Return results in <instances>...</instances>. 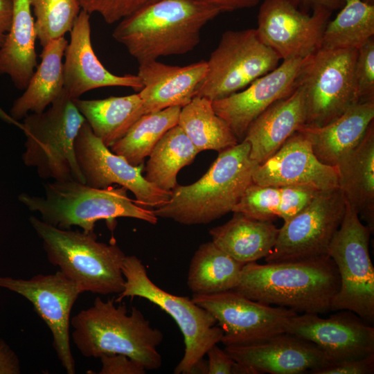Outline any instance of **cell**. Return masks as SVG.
Listing matches in <instances>:
<instances>
[{
  "mask_svg": "<svg viewBox=\"0 0 374 374\" xmlns=\"http://www.w3.org/2000/svg\"><path fill=\"white\" fill-rule=\"evenodd\" d=\"M319 191L297 187L260 186L251 183L232 212L252 218L286 222L304 208Z\"/></svg>",
  "mask_w": 374,
  "mask_h": 374,
  "instance_id": "cell-30",
  "label": "cell"
},
{
  "mask_svg": "<svg viewBox=\"0 0 374 374\" xmlns=\"http://www.w3.org/2000/svg\"><path fill=\"white\" fill-rule=\"evenodd\" d=\"M100 358V374H145L146 371L142 365L124 355H105Z\"/></svg>",
  "mask_w": 374,
  "mask_h": 374,
  "instance_id": "cell-41",
  "label": "cell"
},
{
  "mask_svg": "<svg viewBox=\"0 0 374 374\" xmlns=\"http://www.w3.org/2000/svg\"><path fill=\"white\" fill-rule=\"evenodd\" d=\"M373 121L374 101L359 102L323 126L303 125L298 132L307 137L321 163L337 167L360 143Z\"/></svg>",
  "mask_w": 374,
  "mask_h": 374,
  "instance_id": "cell-24",
  "label": "cell"
},
{
  "mask_svg": "<svg viewBox=\"0 0 374 374\" xmlns=\"http://www.w3.org/2000/svg\"><path fill=\"white\" fill-rule=\"evenodd\" d=\"M177 125L199 152H220L239 143L229 125L215 114L212 100L205 97L195 96L181 108Z\"/></svg>",
  "mask_w": 374,
  "mask_h": 374,
  "instance_id": "cell-32",
  "label": "cell"
},
{
  "mask_svg": "<svg viewBox=\"0 0 374 374\" xmlns=\"http://www.w3.org/2000/svg\"><path fill=\"white\" fill-rule=\"evenodd\" d=\"M335 18L329 21L320 48L358 49L374 35V5L364 0H346Z\"/></svg>",
  "mask_w": 374,
  "mask_h": 374,
  "instance_id": "cell-34",
  "label": "cell"
},
{
  "mask_svg": "<svg viewBox=\"0 0 374 374\" xmlns=\"http://www.w3.org/2000/svg\"><path fill=\"white\" fill-rule=\"evenodd\" d=\"M157 0H79L81 9L89 15L97 13L105 22H119L140 8Z\"/></svg>",
  "mask_w": 374,
  "mask_h": 374,
  "instance_id": "cell-37",
  "label": "cell"
},
{
  "mask_svg": "<svg viewBox=\"0 0 374 374\" xmlns=\"http://www.w3.org/2000/svg\"><path fill=\"white\" fill-rule=\"evenodd\" d=\"M224 350L248 374L312 373L330 364L314 343L286 332L253 344L225 346Z\"/></svg>",
  "mask_w": 374,
  "mask_h": 374,
  "instance_id": "cell-20",
  "label": "cell"
},
{
  "mask_svg": "<svg viewBox=\"0 0 374 374\" xmlns=\"http://www.w3.org/2000/svg\"><path fill=\"white\" fill-rule=\"evenodd\" d=\"M278 230L271 221L233 212L227 222L212 228L209 234L217 247L244 265L265 258L271 252Z\"/></svg>",
  "mask_w": 374,
  "mask_h": 374,
  "instance_id": "cell-27",
  "label": "cell"
},
{
  "mask_svg": "<svg viewBox=\"0 0 374 374\" xmlns=\"http://www.w3.org/2000/svg\"><path fill=\"white\" fill-rule=\"evenodd\" d=\"M252 181L260 186L323 191L339 188V172L337 167L321 163L307 137L297 131L275 153L256 166Z\"/></svg>",
  "mask_w": 374,
  "mask_h": 374,
  "instance_id": "cell-18",
  "label": "cell"
},
{
  "mask_svg": "<svg viewBox=\"0 0 374 374\" xmlns=\"http://www.w3.org/2000/svg\"><path fill=\"white\" fill-rule=\"evenodd\" d=\"M181 108L171 107L143 115L122 139L109 148L132 166L143 163L159 139L177 125Z\"/></svg>",
  "mask_w": 374,
  "mask_h": 374,
  "instance_id": "cell-35",
  "label": "cell"
},
{
  "mask_svg": "<svg viewBox=\"0 0 374 374\" xmlns=\"http://www.w3.org/2000/svg\"><path fill=\"white\" fill-rule=\"evenodd\" d=\"M355 79L360 102L374 101V40L357 49Z\"/></svg>",
  "mask_w": 374,
  "mask_h": 374,
  "instance_id": "cell-38",
  "label": "cell"
},
{
  "mask_svg": "<svg viewBox=\"0 0 374 374\" xmlns=\"http://www.w3.org/2000/svg\"><path fill=\"white\" fill-rule=\"evenodd\" d=\"M346 206L339 188L319 191L311 202L279 229L266 262L294 261L328 255Z\"/></svg>",
  "mask_w": 374,
  "mask_h": 374,
  "instance_id": "cell-12",
  "label": "cell"
},
{
  "mask_svg": "<svg viewBox=\"0 0 374 374\" xmlns=\"http://www.w3.org/2000/svg\"><path fill=\"white\" fill-rule=\"evenodd\" d=\"M208 374H247L245 368L215 344L206 353Z\"/></svg>",
  "mask_w": 374,
  "mask_h": 374,
  "instance_id": "cell-39",
  "label": "cell"
},
{
  "mask_svg": "<svg viewBox=\"0 0 374 374\" xmlns=\"http://www.w3.org/2000/svg\"><path fill=\"white\" fill-rule=\"evenodd\" d=\"M328 318L318 314H296L285 332L317 345L330 364L374 354V328L352 311H335Z\"/></svg>",
  "mask_w": 374,
  "mask_h": 374,
  "instance_id": "cell-17",
  "label": "cell"
},
{
  "mask_svg": "<svg viewBox=\"0 0 374 374\" xmlns=\"http://www.w3.org/2000/svg\"><path fill=\"white\" fill-rule=\"evenodd\" d=\"M243 265L212 241L202 243L191 259L187 285L193 294L233 290L240 282Z\"/></svg>",
  "mask_w": 374,
  "mask_h": 374,
  "instance_id": "cell-31",
  "label": "cell"
},
{
  "mask_svg": "<svg viewBox=\"0 0 374 374\" xmlns=\"http://www.w3.org/2000/svg\"><path fill=\"white\" fill-rule=\"evenodd\" d=\"M89 18L90 15L81 10L70 31L62 66L64 89L72 99L106 87H130L140 91L143 86L137 75L112 73L100 62L91 44Z\"/></svg>",
  "mask_w": 374,
  "mask_h": 374,
  "instance_id": "cell-21",
  "label": "cell"
},
{
  "mask_svg": "<svg viewBox=\"0 0 374 374\" xmlns=\"http://www.w3.org/2000/svg\"><path fill=\"white\" fill-rule=\"evenodd\" d=\"M93 133L108 148L122 139L145 114L139 93L104 99H73Z\"/></svg>",
  "mask_w": 374,
  "mask_h": 374,
  "instance_id": "cell-29",
  "label": "cell"
},
{
  "mask_svg": "<svg viewBox=\"0 0 374 374\" xmlns=\"http://www.w3.org/2000/svg\"><path fill=\"white\" fill-rule=\"evenodd\" d=\"M192 300L218 323L223 330L220 342L224 346L253 344L285 332L287 322L297 314L249 299L234 290L193 294Z\"/></svg>",
  "mask_w": 374,
  "mask_h": 374,
  "instance_id": "cell-13",
  "label": "cell"
},
{
  "mask_svg": "<svg viewBox=\"0 0 374 374\" xmlns=\"http://www.w3.org/2000/svg\"><path fill=\"white\" fill-rule=\"evenodd\" d=\"M364 1L369 3H373V1H374V0H364Z\"/></svg>",
  "mask_w": 374,
  "mask_h": 374,
  "instance_id": "cell-47",
  "label": "cell"
},
{
  "mask_svg": "<svg viewBox=\"0 0 374 374\" xmlns=\"http://www.w3.org/2000/svg\"><path fill=\"white\" fill-rule=\"evenodd\" d=\"M48 109L24 118L26 140L24 164L35 168L39 177L84 183L75 154V140L86 121L73 99L64 89Z\"/></svg>",
  "mask_w": 374,
  "mask_h": 374,
  "instance_id": "cell-7",
  "label": "cell"
},
{
  "mask_svg": "<svg viewBox=\"0 0 374 374\" xmlns=\"http://www.w3.org/2000/svg\"><path fill=\"white\" fill-rule=\"evenodd\" d=\"M258 163L250 158L245 141L220 152L207 172L197 181L177 185L170 200L153 211L157 217L185 225L210 223L232 212L247 188L253 182Z\"/></svg>",
  "mask_w": 374,
  "mask_h": 374,
  "instance_id": "cell-4",
  "label": "cell"
},
{
  "mask_svg": "<svg viewBox=\"0 0 374 374\" xmlns=\"http://www.w3.org/2000/svg\"><path fill=\"white\" fill-rule=\"evenodd\" d=\"M305 123L303 91L299 86L277 100L250 125L242 141L250 145V158L260 164L275 153Z\"/></svg>",
  "mask_w": 374,
  "mask_h": 374,
  "instance_id": "cell-23",
  "label": "cell"
},
{
  "mask_svg": "<svg viewBox=\"0 0 374 374\" xmlns=\"http://www.w3.org/2000/svg\"><path fill=\"white\" fill-rule=\"evenodd\" d=\"M21 373L19 359L12 349L0 339V374Z\"/></svg>",
  "mask_w": 374,
  "mask_h": 374,
  "instance_id": "cell-42",
  "label": "cell"
},
{
  "mask_svg": "<svg viewBox=\"0 0 374 374\" xmlns=\"http://www.w3.org/2000/svg\"><path fill=\"white\" fill-rule=\"evenodd\" d=\"M339 188L362 221L374 229V121L360 143L337 166Z\"/></svg>",
  "mask_w": 374,
  "mask_h": 374,
  "instance_id": "cell-25",
  "label": "cell"
},
{
  "mask_svg": "<svg viewBox=\"0 0 374 374\" xmlns=\"http://www.w3.org/2000/svg\"><path fill=\"white\" fill-rule=\"evenodd\" d=\"M35 21L30 0H13L12 21L0 47V74L24 90L37 66Z\"/></svg>",
  "mask_w": 374,
  "mask_h": 374,
  "instance_id": "cell-26",
  "label": "cell"
},
{
  "mask_svg": "<svg viewBox=\"0 0 374 374\" xmlns=\"http://www.w3.org/2000/svg\"><path fill=\"white\" fill-rule=\"evenodd\" d=\"M69 42L64 37L44 46L41 62L24 92L13 103L10 116L16 121L30 113H39L55 101L64 90L62 58Z\"/></svg>",
  "mask_w": 374,
  "mask_h": 374,
  "instance_id": "cell-28",
  "label": "cell"
},
{
  "mask_svg": "<svg viewBox=\"0 0 374 374\" xmlns=\"http://www.w3.org/2000/svg\"><path fill=\"white\" fill-rule=\"evenodd\" d=\"M0 119L3 121L14 125L18 127L20 130H22V123L18 121L15 120L10 114H7L3 109L0 107Z\"/></svg>",
  "mask_w": 374,
  "mask_h": 374,
  "instance_id": "cell-46",
  "label": "cell"
},
{
  "mask_svg": "<svg viewBox=\"0 0 374 374\" xmlns=\"http://www.w3.org/2000/svg\"><path fill=\"white\" fill-rule=\"evenodd\" d=\"M75 154L84 184L96 188L117 184L131 191L137 204L155 208L166 204L171 191L148 181L143 172L144 163L134 166L112 152L92 132L85 121L75 140Z\"/></svg>",
  "mask_w": 374,
  "mask_h": 374,
  "instance_id": "cell-14",
  "label": "cell"
},
{
  "mask_svg": "<svg viewBox=\"0 0 374 374\" xmlns=\"http://www.w3.org/2000/svg\"><path fill=\"white\" fill-rule=\"evenodd\" d=\"M48 261L84 292L119 294L124 289L122 265L126 256L115 243L97 240L94 233L64 229L30 216Z\"/></svg>",
  "mask_w": 374,
  "mask_h": 374,
  "instance_id": "cell-6",
  "label": "cell"
},
{
  "mask_svg": "<svg viewBox=\"0 0 374 374\" xmlns=\"http://www.w3.org/2000/svg\"><path fill=\"white\" fill-rule=\"evenodd\" d=\"M199 152L183 130L176 125L157 143L145 167V179L159 188L171 191L177 185L179 171Z\"/></svg>",
  "mask_w": 374,
  "mask_h": 374,
  "instance_id": "cell-33",
  "label": "cell"
},
{
  "mask_svg": "<svg viewBox=\"0 0 374 374\" xmlns=\"http://www.w3.org/2000/svg\"><path fill=\"white\" fill-rule=\"evenodd\" d=\"M340 286L338 269L328 256L260 265L244 264L233 290L249 299L298 314L331 311Z\"/></svg>",
  "mask_w": 374,
  "mask_h": 374,
  "instance_id": "cell-1",
  "label": "cell"
},
{
  "mask_svg": "<svg viewBox=\"0 0 374 374\" xmlns=\"http://www.w3.org/2000/svg\"><path fill=\"white\" fill-rule=\"evenodd\" d=\"M122 272L124 289L116 303L125 297H141L159 306L176 322L183 334L185 350L175 374H190L194 366L204 358L207 351L220 342L223 330L216 326L215 318L192 299L174 295L158 287L150 278L142 261L135 256H126Z\"/></svg>",
  "mask_w": 374,
  "mask_h": 374,
  "instance_id": "cell-8",
  "label": "cell"
},
{
  "mask_svg": "<svg viewBox=\"0 0 374 374\" xmlns=\"http://www.w3.org/2000/svg\"><path fill=\"white\" fill-rule=\"evenodd\" d=\"M357 49L319 48L304 57L296 86L305 107V126L321 127L360 102L355 79Z\"/></svg>",
  "mask_w": 374,
  "mask_h": 374,
  "instance_id": "cell-9",
  "label": "cell"
},
{
  "mask_svg": "<svg viewBox=\"0 0 374 374\" xmlns=\"http://www.w3.org/2000/svg\"><path fill=\"white\" fill-rule=\"evenodd\" d=\"M207 70L206 61L184 66L166 64L157 60L140 64L137 75L143 87L138 93L145 114L189 103Z\"/></svg>",
  "mask_w": 374,
  "mask_h": 374,
  "instance_id": "cell-22",
  "label": "cell"
},
{
  "mask_svg": "<svg viewBox=\"0 0 374 374\" xmlns=\"http://www.w3.org/2000/svg\"><path fill=\"white\" fill-rule=\"evenodd\" d=\"M301 9L302 8H310L312 10L317 8H324L334 11L341 8L346 0H294Z\"/></svg>",
  "mask_w": 374,
  "mask_h": 374,
  "instance_id": "cell-45",
  "label": "cell"
},
{
  "mask_svg": "<svg viewBox=\"0 0 374 374\" xmlns=\"http://www.w3.org/2000/svg\"><path fill=\"white\" fill-rule=\"evenodd\" d=\"M37 38L44 47L70 32L80 12L79 0H30Z\"/></svg>",
  "mask_w": 374,
  "mask_h": 374,
  "instance_id": "cell-36",
  "label": "cell"
},
{
  "mask_svg": "<svg viewBox=\"0 0 374 374\" xmlns=\"http://www.w3.org/2000/svg\"><path fill=\"white\" fill-rule=\"evenodd\" d=\"M217 8L220 12H232L251 8L257 6L260 0H204Z\"/></svg>",
  "mask_w": 374,
  "mask_h": 374,
  "instance_id": "cell-43",
  "label": "cell"
},
{
  "mask_svg": "<svg viewBox=\"0 0 374 374\" xmlns=\"http://www.w3.org/2000/svg\"><path fill=\"white\" fill-rule=\"evenodd\" d=\"M374 373V354L365 357L346 360L313 371L312 374H371Z\"/></svg>",
  "mask_w": 374,
  "mask_h": 374,
  "instance_id": "cell-40",
  "label": "cell"
},
{
  "mask_svg": "<svg viewBox=\"0 0 374 374\" xmlns=\"http://www.w3.org/2000/svg\"><path fill=\"white\" fill-rule=\"evenodd\" d=\"M220 11L204 0H157L121 20L112 37L139 62L184 55Z\"/></svg>",
  "mask_w": 374,
  "mask_h": 374,
  "instance_id": "cell-2",
  "label": "cell"
},
{
  "mask_svg": "<svg viewBox=\"0 0 374 374\" xmlns=\"http://www.w3.org/2000/svg\"><path fill=\"white\" fill-rule=\"evenodd\" d=\"M332 12L317 8L310 15L294 0H262L256 30L280 59L304 58L320 48Z\"/></svg>",
  "mask_w": 374,
  "mask_h": 374,
  "instance_id": "cell-16",
  "label": "cell"
},
{
  "mask_svg": "<svg viewBox=\"0 0 374 374\" xmlns=\"http://www.w3.org/2000/svg\"><path fill=\"white\" fill-rule=\"evenodd\" d=\"M281 59L260 39L256 28L226 30L207 62L195 96L215 100L241 91L275 69Z\"/></svg>",
  "mask_w": 374,
  "mask_h": 374,
  "instance_id": "cell-11",
  "label": "cell"
},
{
  "mask_svg": "<svg viewBox=\"0 0 374 374\" xmlns=\"http://www.w3.org/2000/svg\"><path fill=\"white\" fill-rule=\"evenodd\" d=\"M13 9V0H0V47L10 29Z\"/></svg>",
  "mask_w": 374,
  "mask_h": 374,
  "instance_id": "cell-44",
  "label": "cell"
},
{
  "mask_svg": "<svg viewBox=\"0 0 374 374\" xmlns=\"http://www.w3.org/2000/svg\"><path fill=\"white\" fill-rule=\"evenodd\" d=\"M303 59L283 60L241 91L212 101L215 114L229 125L239 141L260 114L294 91Z\"/></svg>",
  "mask_w": 374,
  "mask_h": 374,
  "instance_id": "cell-19",
  "label": "cell"
},
{
  "mask_svg": "<svg viewBox=\"0 0 374 374\" xmlns=\"http://www.w3.org/2000/svg\"><path fill=\"white\" fill-rule=\"evenodd\" d=\"M118 303L97 296L91 307L71 319V339L78 350L86 357L121 354L146 371L159 368L162 359L157 347L163 333L137 308L129 312L125 304Z\"/></svg>",
  "mask_w": 374,
  "mask_h": 374,
  "instance_id": "cell-3",
  "label": "cell"
},
{
  "mask_svg": "<svg viewBox=\"0 0 374 374\" xmlns=\"http://www.w3.org/2000/svg\"><path fill=\"white\" fill-rule=\"evenodd\" d=\"M371 233L346 203L344 219L328 251L340 279L331 311L350 310L371 324L374 321V267L368 249Z\"/></svg>",
  "mask_w": 374,
  "mask_h": 374,
  "instance_id": "cell-10",
  "label": "cell"
},
{
  "mask_svg": "<svg viewBox=\"0 0 374 374\" xmlns=\"http://www.w3.org/2000/svg\"><path fill=\"white\" fill-rule=\"evenodd\" d=\"M44 195L22 193L19 199L41 220L53 226L69 229L77 226L91 233L96 222L105 220L109 226L117 217H130L156 224L152 210L136 204L122 186L96 188L76 181H54L44 184Z\"/></svg>",
  "mask_w": 374,
  "mask_h": 374,
  "instance_id": "cell-5",
  "label": "cell"
},
{
  "mask_svg": "<svg viewBox=\"0 0 374 374\" xmlns=\"http://www.w3.org/2000/svg\"><path fill=\"white\" fill-rule=\"evenodd\" d=\"M0 287L14 292L29 301L50 329L57 356L68 374L76 373L70 346L71 312L83 293L60 270L53 274H38L30 279L0 276Z\"/></svg>",
  "mask_w": 374,
  "mask_h": 374,
  "instance_id": "cell-15",
  "label": "cell"
}]
</instances>
